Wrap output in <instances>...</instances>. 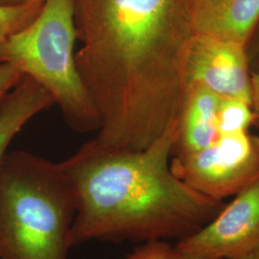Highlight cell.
Instances as JSON below:
<instances>
[{
	"mask_svg": "<svg viewBox=\"0 0 259 259\" xmlns=\"http://www.w3.org/2000/svg\"><path fill=\"white\" fill-rule=\"evenodd\" d=\"M125 259H183L175 247L163 240L145 242Z\"/></svg>",
	"mask_w": 259,
	"mask_h": 259,
	"instance_id": "13",
	"label": "cell"
},
{
	"mask_svg": "<svg viewBox=\"0 0 259 259\" xmlns=\"http://www.w3.org/2000/svg\"><path fill=\"white\" fill-rule=\"evenodd\" d=\"M252 254L253 256L256 259H259V244L256 246V248L254 249V250L252 251Z\"/></svg>",
	"mask_w": 259,
	"mask_h": 259,
	"instance_id": "18",
	"label": "cell"
},
{
	"mask_svg": "<svg viewBox=\"0 0 259 259\" xmlns=\"http://www.w3.org/2000/svg\"><path fill=\"white\" fill-rule=\"evenodd\" d=\"M198 232L178 241L183 259H239L259 244V180Z\"/></svg>",
	"mask_w": 259,
	"mask_h": 259,
	"instance_id": "6",
	"label": "cell"
},
{
	"mask_svg": "<svg viewBox=\"0 0 259 259\" xmlns=\"http://www.w3.org/2000/svg\"><path fill=\"white\" fill-rule=\"evenodd\" d=\"M177 135L178 124L141 151L92 139L61 162L76 197L70 248L91 241H179L212 220L225 203L171 171Z\"/></svg>",
	"mask_w": 259,
	"mask_h": 259,
	"instance_id": "2",
	"label": "cell"
},
{
	"mask_svg": "<svg viewBox=\"0 0 259 259\" xmlns=\"http://www.w3.org/2000/svg\"><path fill=\"white\" fill-rule=\"evenodd\" d=\"M53 105L54 99L39 83L22 76L19 83L0 103V160L23 126Z\"/></svg>",
	"mask_w": 259,
	"mask_h": 259,
	"instance_id": "10",
	"label": "cell"
},
{
	"mask_svg": "<svg viewBox=\"0 0 259 259\" xmlns=\"http://www.w3.org/2000/svg\"><path fill=\"white\" fill-rule=\"evenodd\" d=\"M246 52L250 71L259 73V22L246 46Z\"/></svg>",
	"mask_w": 259,
	"mask_h": 259,
	"instance_id": "15",
	"label": "cell"
},
{
	"mask_svg": "<svg viewBox=\"0 0 259 259\" xmlns=\"http://www.w3.org/2000/svg\"><path fill=\"white\" fill-rule=\"evenodd\" d=\"M0 62H1V60H0Z\"/></svg>",
	"mask_w": 259,
	"mask_h": 259,
	"instance_id": "20",
	"label": "cell"
},
{
	"mask_svg": "<svg viewBox=\"0 0 259 259\" xmlns=\"http://www.w3.org/2000/svg\"><path fill=\"white\" fill-rule=\"evenodd\" d=\"M23 75L8 63L0 62V103L19 83Z\"/></svg>",
	"mask_w": 259,
	"mask_h": 259,
	"instance_id": "14",
	"label": "cell"
},
{
	"mask_svg": "<svg viewBox=\"0 0 259 259\" xmlns=\"http://www.w3.org/2000/svg\"><path fill=\"white\" fill-rule=\"evenodd\" d=\"M60 163L26 151L0 160V259H66L76 215Z\"/></svg>",
	"mask_w": 259,
	"mask_h": 259,
	"instance_id": "3",
	"label": "cell"
},
{
	"mask_svg": "<svg viewBox=\"0 0 259 259\" xmlns=\"http://www.w3.org/2000/svg\"><path fill=\"white\" fill-rule=\"evenodd\" d=\"M197 34L246 47L259 22V0H193Z\"/></svg>",
	"mask_w": 259,
	"mask_h": 259,
	"instance_id": "8",
	"label": "cell"
},
{
	"mask_svg": "<svg viewBox=\"0 0 259 259\" xmlns=\"http://www.w3.org/2000/svg\"><path fill=\"white\" fill-rule=\"evenodd\" d=\"M250 107L253 113L252 126L259 128V73L250 71Z\"/></svg>",
	"mask_w": 259,
	"mask_h": 259,
	"instance_id": "16",
	"label": "cell"
},
{
	"mask_svg": "<svg viewBox=\"0 0 259 259\" xmlns=\"http://www.w3.org/2000/svg\"><path fill=\"white\" fill-rule=\"evenodd\" d=\"M193 0H74L78 71L100 119L94 140L141 151L179 123L197 35Z\"/></svg>",
	"mask_w": 259,
	"mask_h": 259,
	"instance_id": "1",
	"label": "cell"
},
{
	"mask_svg": "<svg viewBox=\"0 0 259 259\" xmlns=\"http://www.w3.org/2000/svg\"><path fill=\"white\" fill-rule=\"evenodd\" d=\"M221 98L203 83L187 84L172 156L199 151L220 138L217 111Z\"/></svg>",
	"mask_w": 259,
	"mask_h": 259,
	"instance_id": "9",
	"label": "cell"
},
{
	"mask_svg": "<svg viewBox=\"0 0 259 259\" xmlns=\"http://www.w3.org/2000/svg\"><path fill=\"white\" fill-rule=\"evenodd\" d=\"M74 0H46L36 19L0 46V60L39 83L76 132L98 131L100 119L75 60Z\"/></svg>",
	"mask_w": 259,
	"mask_h": 259,
	"instance_id": "4",
	"label": "cell"
},
{
	"mask_svg": "<svg viewBox=\"0 0 259 259\" xmlns=\"http://www.w3.org/2000/svg\"><path fill=\"white\" fill-rule=\"evenodd\" d=\"M45 0H0V5L6 6H19L35 2H44Z\"/></svg>",
	"mask_w": 259,
	"mask_h": 259,
	"instance_id": "17",
	"label": "cell"
},
{
	"mask_svg": "<svg viewBox=\"0 0 259 259\" xmlns=\"http://www.w3.org/2000/svg\"><path fill=\"white\" fill-rule=\"evenodd\" d=\"M203 83L224 98L250 105V69L246 47L208 35L197 34L186 63V88Z\"/></svg>",
	"mask_w": 259,
	"mask_h": 259,
	"instance_id": "7",
	"label": "cell"
},
{
	"mask_svg": "<svg viewBox=\"0 0 259 259\" xmlns=\"http://www.w3.org/2000/svg\"><path fill=\"white\" fill-rule=\"evenodd\" d=\"M175 176L196 191L223 201L259 180V137L248 131L221 136L199 151L172 156Z\"/></svg>",
	"mask_w": 259,
	"mask_h": 259,
	"instance_id": "5",
	"label": "cell"
},
{
	"mask_svg": "<svg viewBox=\"0 0 259 259\" xmlns=\"http://www.w3.org/2000/svg\"><path fill=\"white\" fill-rule=\"evenodd\" d=\"M253 113L249 103L235 98H221L217 111V130L221 136L246 132L252 126Z\"/></svg>",
	"mask_w": 259,
	"mask_h": 259,
	"instance_id": "11",
	"label": "cell"
},
{
	"mask_svg": "<svg viewBox=\"0 0 259 259\" xmlns=\"http://www.w3.org/2000/svg\"><path fill=\"white\" fill-rule=\"evenodd\" d=\"M45 1L19 6L0 5V46L36 19Z\"/></svg>",
	"mask_w": 259,
	"mask_h": 259,
	"instance_id": "12",
	"label": "cell"
},
{
	"mask_svg": "<svg viewBox=\"0 0 259 259\" xmlns=\"http://www.w3.org/2000/svg\"><path fill=\"white\" fill-rule=\"evenodd\" d=\"M239 259H256L254 256H253V254L252 253H250V254H248V255H245V256H243V257H241Z\"/></svg>",
	"mask_w": 259,
	"mask_h": 259,
	"instance_id": "19",
	"label": "cell"
}]
</instances>
